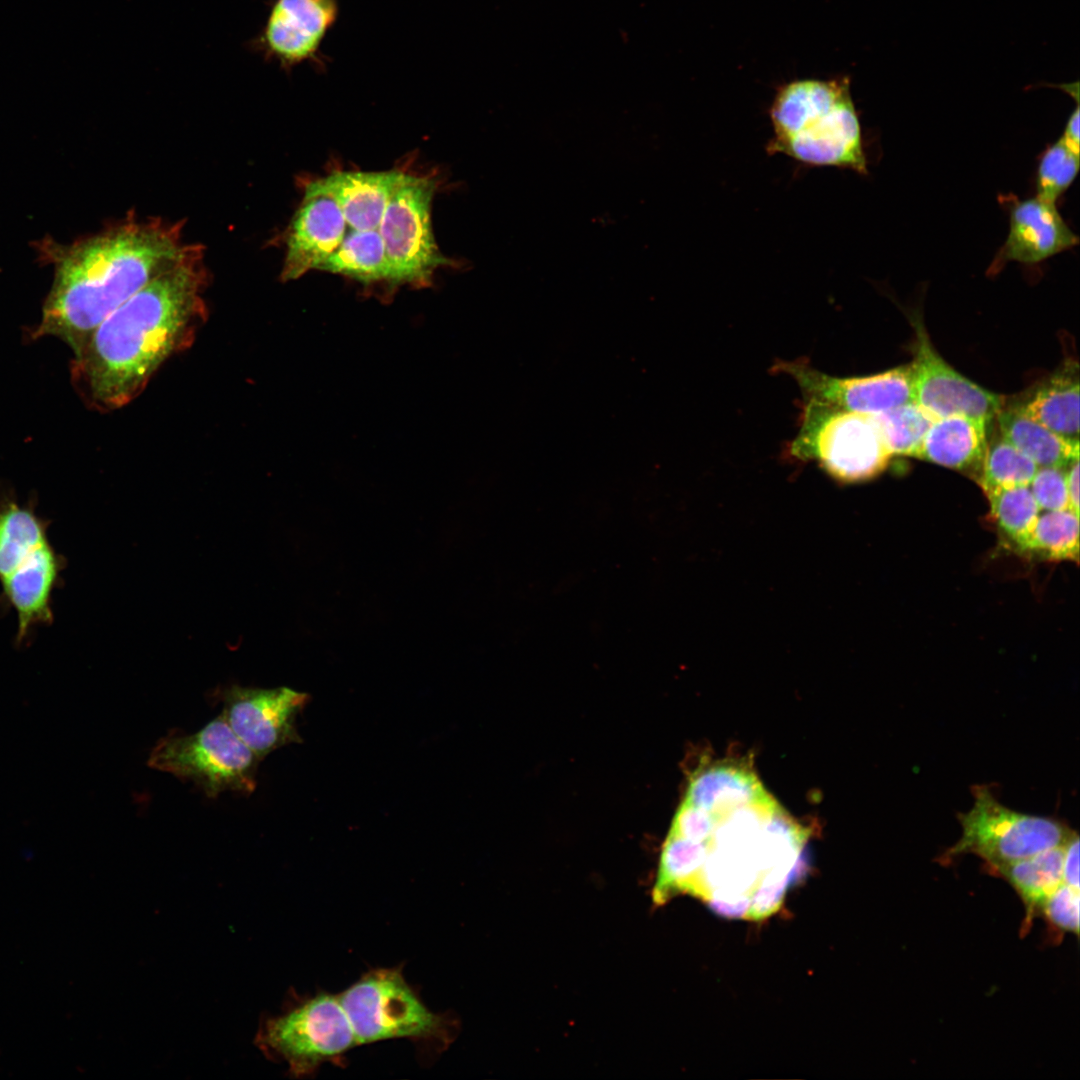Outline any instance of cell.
Returning a JSON list of instances; mask_svg holds the SVG:
<instances>
[{
    "instance_id": "obj_1",
    "label": "cell",
    "mask_w": 1080,
    "mask_h": 1080,
    "mask_svg": "<svg viewBox=\"0 0 1080 1080\" xmlns=\"http://www.w3.org/2000/svg\"><path fill=\"white\" fill-rule=\"evenodd\" d=\"M204 248L178 260L107 316L74 353V383L88 404L113 411L134 401L158 370L190 348L208 316Z\"/></svg>"
},
{
    "instance_id": "obj_2",
    "label": "cell",
    "mask_w": 1080,
    "mask_h": 1080,
    "mask_svg": "<svg viewBox=\"0 0 1080 1080\" xmlns=\"http://www.w3.org/2000/svg\"><path fill=\"white\" fill-rule=\"evenodd\" d=\"M705 810L712 828L700 841L687 839L688 866L677 896H692L729 919L769 918L806 873L808 830L769 793Z\"/></svg>"
},
{
    "instance_id": "obj_3",
    "label": "cell",
    "mask_w": 1080,
    "mask_h": 1080,
    "mask_svg": "<svg viewBox=\"0 0 1080 1080\" xmlns=\"http://www.w3.org/2000/svg\"><path fill=\"white\" fill-rule=\"evenodd\" d=\"M183 226L130 215L70 248L58 263L35 336L57 337L75 353L107 316L178 260L187 245Z\"/></svg>"
},
{
    "instance_id": "obj_4",
    "label": "cell",
    "mask_w": 1080,
    "mask_h": 1080,
    "mask_svg": "<svg viewBox=\"0 0 1080 1080\" xmlns=\"http://www.w3.org/2000/svg\"><path fill=\"white\" fill-rule=\"evenodd\" d=\"M769 153L813 166L867 173L860 122L847 79H805L781 87L770 108Z\"/></svg>"
},
{
    "instance_id": "obj_5",
    "label": "cell",
    "mask_w": 1080,
    "mask_h": 1080,
    "mask_svg": "<svg viewBox=\"0 0 1080 1080\" xmlns=\"http://www.w3.org/2000/svg\"><path fill=\"white\" fill-rule=\"evenodd\" d=\"M358 1045L408 1038L447 1047L455 1022L431 1011L400 968L373 969L338 995Z\"/></svg>"
},
{
    "instance_id": "obj_6",
    "label": "cell",
    "mask_w": 1080,
    "mask_h": 1080,
    "mask_svg": "<svg viewBox=\"0 0 1080 1080\" xmlns=\"http://www.w3.org/2000/svg\"><path fill=\"white\" fill-rule=\"evenodd\" d=\"M789 452L799 460L816 461L832 478L846 483L874 478L892 458L872 416L810 398H804Z\"/></svg>"
},
{
    "instance_id": "obj_7",
    "label": "cell",
    "mask_w": 1080,
    "mask_h": 1080,
    "mask_svg": "<svg viewBox=\"0 0 1080 1080\" xmlns=\"http://www.w3.org/2000/svg\"><path fill=\"white\" fill-rule=\"evenodd\" d=\"M261 760L220 714L193 734L176 731L160 738L148 765L195 784L209 798L232 791L254 792Z\"/></svg>"
},
{
    "instance_id": "obj_8",
    "label": "cell",
    "mask_w": 1080,
    "mask_h": 1080,
    "mask_svg": "<svg viewBox=\"0 0 1080 1080\" xmlns=\"http://www.w3.org/2000/svg\"><path fill=\"white\" fill-rule=\"evenodd\" d=\"M257 1044L267 1056L286 1062L295 1077L337 1063L358 1045L338 995L318 993L262 1025Z\"/></svg>"
},
{
    "instance_id": "obj_9",
    "label": "cell",
    "mask_w": 1080,
    "mask_h": 1080,
    "mask_svg": "<svg viewBox=\"0 0 1080 1080\" xmlns=\"http://www.w3.org/2000/svg\"><path fill=\"white\" fill-rule=\"evenodd\" d=\"M435 190L431 177L404 173L386 206L377 229L390 264L392 289L429 287L439 268L453 264L441 253L432 230Z\"/></svg>"
},
{
    "instance_id": "obj_10",
    "label": "cell",
    "mask_w": 1080,
    "mask_h": 1080,
    "mask_svg": "<svg viewBox=\"0 0 1080 1080\" xmlns=\"http://www.w3.org/2000/svg\"><path fill=\"white\" fill-rule=\"evenodd\" d=\"M973 795L972 808L959 815L962 836L947 857L970 852L994 867L1064 845L1073 833L1056 819L1004 806L986 786H975Z\"/></svg>"
},
{
    "instance_id": "obj_11",
    "label": "cell",
    "mask_w": 1080,
    "mask_h": 1080,
    "mask_svg": "<svg viewBox=\"0 0 1080 1080\" xmlns=\"http://www.w3.org/2000/svg\"><path fill=\"white\" fill-rule=\"evenodd\" d=\"M223 706L221 715L238 738L263 760L268 754L303 740L296 718L309 695L287 687L256 688L231 685L213 695Z\"/></svg>"
},
{
    "instance_id": "obj_12",
    "label": "cell",
    "mask_w": 1080,
    "mask_h": 1080,
    "mask_svg": "<svg viewBox=\"0 0 1080 1080\" xmlns=\"http://www.w3.org/2000/svg\"><path fill=\"white\" fill-rule=\"evenodd\" d=\"M915 333L913 397L935 418L965 415L988 425L1003 407L1002 395L992 393L972 382L950 366L932 345L919 313L910 317Z\"/></svg>"
},
{
    "instance_id": "obj_13",
    "label": "cell",
    "mask_w": 1080,
    "mask_h": 1080,
    "mask_svg": "<svg viewBox=\"0 0 1080 1080\" xmlns=\"http://www.w3.org/2000/svg\"><path fill=\"white\" fill-rule=\"evenodd\" d=\"M339 10L338 0H271L250 47L287 72L304 63L324 69L327 57L321 47Z\"/></svg>"
},
{
    "instance_id": "obj_14",
    "label": "cell",
    "mask_w": 1080,
    "mask_h": 1080,
    "mask_svg": "<svg viewBox=\"0 0 1080 1080\" xmlns=\"http://www.w3.org/2000/svg\"><path fill=\"white\" fill-rule=\"evenodd\" d=\"M775 370L792 377L804 398L852 412L873 416L914 401L911 362L873 375L846 378L821 372L806 360L781 361Z\"/></svg>"
},
{
    "instance_id": "obj_15",
    "label": "cell",
    "mask_w": 1080,
    "mask_h": 1080,
    "mask_svg": "<svg viewBox=\"0 0 1080 1080\" xmlns=\"http://www.w3.org/2000/svg\"><path fill=\"white\" fill-rule=\"evenodd\" d=\"M347 225L322 179L307 183L287 232L281 280H297L311 270H318L341 244Z\"/></svg>"
},
{
    "instance_id": "obj_16",
    "label": "cell",
    "mask_w": 1080,
    "mask_h": 1080,
    "mask_svg": "<svg viewBox=\"0 0 1080 1080\" xmlns=\"http://www.w3.org/2000/svg\"><path fill=\"white\" fill-rule=\"evenodd\" d=\"M1009 210V233L995 257L993 269L1008 261L1035 264L1079 243L1054 203L1035 196L1014 201Z\"/></svg>"
},
{
    "instance_id": "obj_17",
    "label": "cell",
    "mask_w": 1080,
    "mask_h": 1080,
    "mask_svg": "<svg viewBox=\"0 0 1080 1080\" xmlns=\"http://www.w3.org/2000/svg\"><path fill=\"white\" fill-rule=\"evenodd\" d=\"M64 568V556L49 541L0 583L2 600L17 616L18 643L25 641L35 627L53 622L52 595Z\"/></svg>"
},
{
    "instance_id": "obj_18",
    "label": "cell",
    "mask_w": 1080,
    "mask_h": 1080,
    "mask_svg": "<svg viewBox=\"0 0 1080 1080\" xmlns=\"http://www.w3.org/2000/svg\"><path fill=\"white\" fill-rule=\"evenodd\" d=\"M988 426L965 415L937 418L914 458L959 471L978 483L988 446Z\"/></svg>"
},
{
    "instance_id": "obj_19",
    "label": "cell",
    "mask_w": 1080,
    "mask_h": 1080,
    "mask_svg": "<svg viewBox=\"0 0 1080 1080\" xmlns=\"http://www.w3.org/2000/svg\"><path fill=\"white\" fill-rule=\"evenodd\" d=\"M404 173L335 171L322 178L338 203L347 224L354 230L377 229L386 206Z\"/></svg>"
},
{
    "instance_id": "obj_20",
    "label": "cell",
    "mask_w": 1080,
    "mask_h": 1080,
    "mask_svg": "<svg viewBox=\"0 0 1080 1080\" xmlns=\"http://www.w3.org/2000/svg\"><path fill=\"white\" fill-rule=\"evenodd\" d=\"M1031 419L1066 441L1079 444V367L1068 361L1017 404Z\"/></svg>"
},
{
    "instance_id": "obj_21",
    "label": "cell",
    "mask_w": 1080,
    "mask_h": 1080,
    "mask_svg": "<svg viewBox=\"0 0 1080 1080\" xmlns=\"http://www.w3.org/2000/svg\"><path fill=\"white\" fill-rule=\"evenodd\" d=\"M767 793L750 765L723 760L695 770L684 801L700 808L721 803H746Z\"/></svg>"
},
{
    "instance_id": "obj_22",
    "label": "cell",
    "mask_w": 1080,
    "mask_h": 1080,
    "mask_svg": "<svg viewBox=\"0 0 1080 1080\" xmlns=\"http://www.w3.org/2000/svg\"><path fill=\"white\" fill-rule=\"evenodd\" d=\"M999 434L1038 467L1066 468L1079 457V444L1056 435L1006 401L995 417Z\"/></svg>"
},
{
    "instance_id": "obj_23",
    "label": "cell",
    "mask_w": 1080,
    "mask_h": 1080,
    "mask_svg": "<svg viewBox=\"0 0 1080 1080\" xmlns=\"http://www.w3.org/2000/svg\"><path fill=\"white\" fill-rule=\"evenodd\" d=\"M318 270L340 274L366 286L386 283L392 289L391 268L378 229L347 232Z\"/></svg>"
},
{
    "instance_id": "obj_24",
    "label": "cell",
    "mask_w": 1080,
    "mask_h": 1080,
    "mask_svg": "<svg viewBox=\"0 0 1080 1080\" xmlns=\"http://www.w3.org/2000/svg\"><path fill=\"white\" fill-rule=\"evenodd\" d=\"M49 521L32 503L15 499L0 501V583L34 551L49 542Z\"/></svg>"
},
{
    "instance_id": "obj_25",
    "label": "cell",
    "mask_w": 1080,
    "mask_h": 1080,
    "mask_svg": "<svg viewBox=\"0 0 1080 1080\" xmlns=\"http://www.w3.org/2000/svg\"><path fill=\"white\" fill-rule=\"evenodd\" d=\"M1073 834V833H1072ZM1064 845L1034 856L991 867L1004 877L1022 898L1029 922L1047 897L1063 883Z\"/></svg>"
},
{
    "instance_id": "obj_26",
    "label": "cell",
    "mask_w": 1080,
    "mask_h": 1080,
    "mask_svg": "<svg viewBox=\"0 0 1080 1080\" xmlns=\"http://www.w3.org/2000/svg\"><path fill=\"white\" fill-rule=\"evenodd\" d=\"M1000 536L1016 552L1029 555L1033 530L1041 512L1029 485L985 492Z\"/></svg>"
},
{
    "instance_id": "obj_27",
    "label": "cell",
    "mask_w": 1080,
    "mask_h": 1080,
    "mask_svg": "<svg viewBox=\"0 0 1080 1080\" xmlns=\"http://www.w3.org/2000/svg\"><path fill=\"white\" fill-rule=\"evenodd\" d=\"M1029 555L1048 561L1079 559V514L1070 508L1040 513Z\"/></svg>"
},
{
    "instance_id": "obj_28",
    "label": "cell",
    "mask_w": 1080,
    "mask_h": 1080,
    "mask_svg": "<svg viewBox=\"0 0 1080 1080\" xmlns=\"http://www.w3.org/2000/svg\"><path fill=\"white\" fill-rule=\"evenodd\" d=\"M872 417L892 457H915L928 430L937 419L914 401Z\"/></svg>"
},
{
    "instance_id": "obj_29",
    "label": "cell",
    "mask_w": 1080,
    "mask_h": 1080,
    "mask_svg": "<svg viewBox=\"0 0 1080 1080\" xmlns=\"http://www.w3.org/2000/svg\"><path fill=\"white\" fill-rule=\"evenodd\" d=\"M1038 466L1000 434L988 440L981 478L984 493L995 489L1029 485Z\"/></svg>"
},
{
    "instance_id": "obj_30",
    "label": "cell",
    "mask_w": 1080,
    "mask_h": 1080,
    "mask_svg": "<svg viewBox=\"0 0 1080 1080\" xmlns=\"http://www.w3.org/2000/svg\"><path fill=\"white\" fill-rule=\"evenodd\" d=\"M1079 170V154L1073 152L1060 138L1041 155L1036 196L1056 204L1057 199L1074 181Z\"/></svg>"
},
{
    "instance_id": "obj_31",
    "label": "cell",
    "mask_w": 1080,
    "mask_h": 1080,
    "mask_svg": "<svg viewBox=\"0 0 1080 1080\" xmlns=\"http://www.w3.org/2000/svg\"><path fill=\"white\" fill-rule=\"evenodd\" d=\"M1067 468V467H1066ZM1066 468L1038 467L1029 488L1041 511L1069 507Z\"/></svg>"
},
{
    "instance_id": "obj_32",
    "label": "cell",
    "mask_w": 1080,
    "mask_h": 1080,
    "mask_svg": "<svg viewBox=\"0 0 1080 1080\" xmlns=\"http://www.w3.org/2000/svg\"><path fill=\"white\" fill-rule=\"evenodd\" d=\"M1079 889L1061 883L1043 902L1040 910L1055 928L1079 932Z\"/></svg>"
},
{
    "instance_id": "obj_33",
    "label": "cell",
    "mask_w": 1080,
    "mask_h": 1080,
    "mask_svg": "<svg viewBox=\"0 0 1080 1080\" xmlns=\"http://www.w3.org/2000/svg\"><path fill=\"white\" fill-rule=\"evenodd\" d=\"M1063 883L1079 889V837L1070 836L1064 846Z\"/></svg>"
},
{
    "instance_id": "obj_34",
    "label": "cell",
    "mask_w": 1080,
    "mask_h": 1080,
    "mask_svg": "<svg viewBox=\"0 0 1080 1080\" xmlns=\"http://www.w3.org/2000/svg\"><path fill=\"white\" fill-rule=\"evenodd\" d=\"M1069 507L1079 514V457L1071 461L1066 468Z\"/></svg>"
},
{
    "instance_id": "obj_35",
    "label": "cell",
    "mask_w": 1080,
    "mask_h": 1080,
    "mask_svg": "<svg viewBox=\"0 0 1080 1080\" xmlns=\"http://www.w3.org/2000/svg\"><path fill=\"white\" fill-rule=\"evenodd\" d=\"M1061 138L1073 152L1079 154V100L1076 101V108L1071 113Z\"/></svg>"
}]
</instances>
